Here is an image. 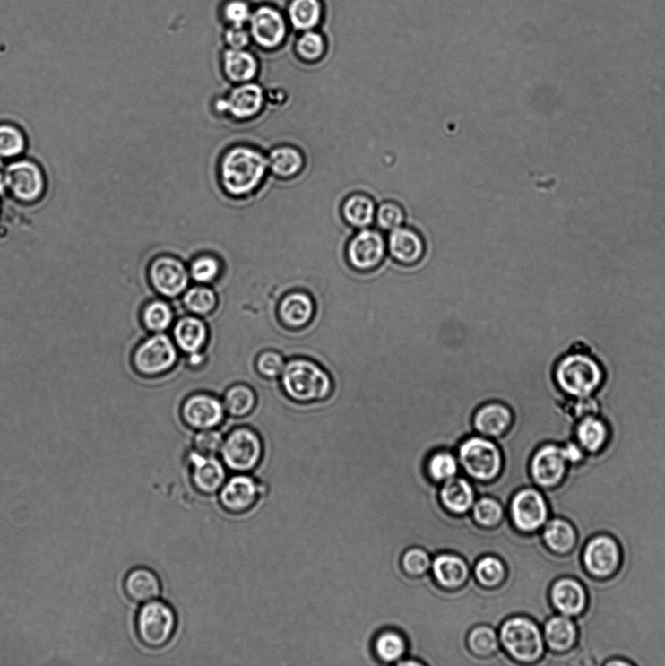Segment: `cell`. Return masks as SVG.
<instances>
[{
  "label": "cell",
  "mask_w": 665,
  "mask_h": 666,
  "mask_svg": "<svg viewBox=\"0 0 665 666\" xmlns=\"http://www.w3.org/2000/svg\"><path fill=\"white\" fill-rule=\"evenodd\" d=\"M269 169L281 177H290L300 172L304 158L300 151L289 146L272 150L268 158Z\"/></svg>",
  "instance_id": "obj_35"
},
{
  "label": "cell",
  "mask_w": 665,
  "mask_h": 666,
  "mask_svg": "<svg viewBox=\"0 0 665 666\" xmlns=\"http://www.w3.org/2000/svg\"><path fill=\"white\" fill-rule=\"evenodd\" d=\"M283 390L292 401L316 403L327 401L334 391L332 376L316 361L292 359L281 374Z\"/></svg>",
  "instance_id": "obj_2"
},
{
  "label": "cell",
  "mask_w": 665,
  "mask_h": 666,
  "mask_svg": "<svg viewBox=\"0 0 665 666\" xmlns=\"http://www.w3.org/2000/svg\"><path fill=\"white\" fill-rule=\"evenodd\" d=\"M374 652L383 665L395 664L407 656L408 643L401 632L385 629L376 636Z\"/></svg>",
  "instance_id": "obj_34"
},
{
  "label": "cell",
  "mask_w": 665,
  "mask_h": 666,
  "mask_svg": "<svg viewBox=\"0 0 665 666\" xmlns=\"http://www.w3.org/2000/svg\"><path fill=\"white\" fill-rule=\"evenodd\" d=\"M224 15L232 26L242 27L252 16L251 10L244 0H230L225 8Z\"/></svg>",
  "instance_id": "obj_50"
},
{
  "label": "cell",
  "mask_w": 665,
  "mask_h": 666,
  "mask_svg": "<svg viewBox=\"0 0 665 666\" xmlns=\"http://www.w3.org/2000/svg\"><path fill=\"white\" fill-rule=\"evenodd\" d=\"M540 534L547 549L560 557L570 554L579 539L572 522L561 516H550Z\"/></svg>",
  "instance_id": "obj_27"
},
{
  "label": "cell",
  "mask_w": 665,
  "mask_h": 666,
  "mask_svg": "<svg viewBox=\"0 0 665 666\" xmlns=\"http://www.w3.org/2000/svg\"><path fill=\"white\" fill-rule=\"evenodd\" d=\"M471 514L475 523L483 528H493L501 524L508 515L503 505L490 496H481L476 499Z\"/></svg>",
  "instance_id": "obj_40"
},
{
  "label": "cell",
  "mask_w": 665,
  "mask_h": 666,
  "mask_svg": "<svg viewBox=\"0 0 665 666\" xmlns=\"http://www.w3.org/2000/svg\"><path fill=\"white\" fill-rule=\"evenodd\" d=\"M541 629L547 649L551 653H566L578 644L579 627L573 618L556 613L546 620Z\"/></svg>",
  "instance_id": "obj_24"
},
{
  "label": "cell",
  "mask_w": 665,
  "mask_h": 666,
  "mask_svg": "<svg viewBox=\"0 0 665 666\" xmlns=\"http://www.w3.org/2000/svg\"><path fill=\"white\" fill-rule=\"evenodd\" d=\"M554 375L565 394L579 399L591 397L604 380L601 365L581 352L566 355L558 362Z\"/></svg>",
  "instance_id": "obj_5"
},
{
  "label": "cell",
  "mask_w": 665,
  "mask_h": 666,
  "mask_svg": "<svg viewBox=\"0 0 665 666\" xmlns=\"http://www.w3.org/2000/svg\"><path fill=\"white\" fill-rule=\"evenodd\" d=\"M569 464L564 458L561 444H542L531 454L529 471L531 480L540 490L553 489L567 475Z\"/></svg>",
  "instance_id": "obj_12"
},
{
  "label": "cell",
  "mask_w": 665,
  "mask_h": 666,
  "mask_svg": "<svg viewBox=\"0 0 665 666\" xmlns=\"http://www.w3.org/2000/svg\"><path fill=\"white\" fill-rule=\"evenodd\" d=\"M251 36L259 46L273 49L281 46L287 25L279 10L271 6H261L250 18Z\"/></svg>",
  "instance_id": "obj_19"
},
{
  "label": "cell",
  "mask_w": 665,
  "mask_h": 666,
  "mask_svg": "<svg viewBox=\"0 0 665 666\" xmlns=\"http://www.w3.org/2000/svg\"><path fill=\"white\" fill-rule=\"evenodd\" d=\"M264 104L263 89L257 83H241L232 89L227 98L219 99L217 109L237 119L256 117Z\"/></svg>",
  "instance_id": "obj_17"
},
{
  "label": "cell",
  "mask_w": 665,
  "mask_h": 666,
  "mask_svg": "<svg viewBox=\"0 0 665 666\" xmlns=\"http://www.w3.org/2000/svg\"><path fill=\"white\" fill-rule=\"evenodd\" d=\"M224 403L213 395L197 394L186 399L182 414L184 420L197 430L212 429L225 418Z\"/></svg>",
  "instance_id": "obj_18"
},
{
  "label": "cell",
  "mask_w": 665,
  "mask_h": 666,
  "mask_svg": "<svg viewBox=\"0 0 665 666\" xmlns=\"http://www.w3.org/2000/svg\"><path fill=\"white\" fill-rule=\"evenodd\" d=\"M389 256L387 241L380 230L359 229L347 244L345 257L350 268L358 272L379 269Z\"/></svg>",
  "instance_id": "obj_10"
},
{
  "label": "cell",
  "mask_w": 665,
  "mask_h": 666,
  "mask_svg": "<svg viewBox=\"0 0 665 666\" xmlns=\"http://www.w3.org/2000/svg\"><path fill=\"white\" fill-rule=\"evenodd\" d=\"M431 573L437 584L446 590H458L475 579L467 561L459 554L443 552L432 559Z\"/></svg>",
  "instance_id": "obj_23"
},
{
  "label": "cell",
  "mask_w": 665,
  "mask_h": 666,
  "mask_svg": "<svg viewBox=\"0 0 665 666\" xmlns=\"http://www.w3.org/2000/svg\"><path fill=\"white\" fill-rule=\"evenodd\" d=\"M183 303L192 314L205 316L214 312L218 298L212 288L198 285L186 291Z\"/></svg>",
  "instance_id": "obj_41"
},
{
  "label": "cell",
  "mask_w": 665,
  "mask_h": 666,
  "mask_svg": "<svg viewBox=\"0 0 665 666\" xmlns=\"http://www.w3.org/2000/svg\"><path fill=\"white\" fill-rule=\"evenodd\" d=\"M224 70L229 81L246 83L258 74L259 64L250 52L229 48L224 54Z\"/></svg>",
  "instance_id": "obj_33"
},
{
  "label": "cell",
  "mask_w": 665,
  "mask_h": 666,
  "mask_svg": "<svg viewBox=\"0 0 665 666\" xmlns=\"http://www.w3.org/2000/svg\"><path fill=\"white\" fill-rule=\"evenodd\" d=\"M191 466V480L194 489L202 495L219 493L227 481L225 466L215 456H203L194 452L188 457Z\"/></svg>",
  "instance_id": "obj_20"
},
{
  "label": "cell",
  "mask_w": 665,
  "mask_h": 666,
  "mask_svg": "<svg viewBox=\"0 0 665 666\" xmlns=\"http://www.w3.org/2000/svg\"><path fill=\"white\" fill-rule=\"evenodd\" d=\"M173 336L177 347L186 353L193 354L201 351L205 346L208 329L201 318L184 316L175 324Z\"/></svg>",
  "instance_id": "obj_31"
},
{
  "label": "cell",
  "mask_w": 665,
  "mask_h": 666,
  "mask_svg": "<svg viewBox=\"0 0 665 666\" xmlns=\"http://www.w3.org/2000/svg\"><path fill=\"white\" fill-rule=\"evenodd\" d=\"M226 41L231 49H244L248 47L250 35L242 27L232 26L226 32Z\"/></svg>",
  "instance_id": "obj_52"
},
{
  "label": "cell",
  "mask_w": 665,
  "mask_h": 666,
  "mask_svg": "<svg viewBox=\"0 0 665 666\" xmlns=\"http://www.w3.org/2000/svg\"><path fill=\"white\" fill-rule=\"evenodd\" d=\"M178 360L176 343L162 333L143 341L133 353V365L142 376H153L169 371Z\"/></svg>",
  "instance_id": "obj_11"
},
{
  "label": "cell",
  "mask_w": 665,
  "mask_h": 666,
  "mask_svg": "<svg viewBox=\"0 0 665 666\" xmlns=\"http://www.w3.org/2000/svg\"><path fill=\"white\" fill-rule=\"evenodd\" d=\"M24 149V136L16 127L0 125V157H17Z\"/></svg>",
  "instance_id": "obj_46"
},
{
  "label": "cell",
  "mask_w": 665,
  "mask_h": 666,
  "mask_svg": "<svg viewBox=\"0 0 665 666\" xmlns=\"http://www.w3.org/2000/svg\"><path fill=\"white\" fill-rule=\"evenodd\" d=\"M285 365L282 355L273 350L262 352L257 359L259 373L263 376L270 377V379L281 376Z\"/></svg>",
  "instance_id": "obj_49"
},
{
  "label": "cell",
  "mask_w": 665,
  "mask_h": 666,
  "mask_svg": "<svg viewBox=\"0 0 665 666\" xmlns=\"http://www.w3.org/2000/svg\"><path fill=\"white\" fill-rule=\"evenodd\" d=\"M549 601L556 613L576 618L589 606V592L574 576H560L550 586Z\"/></svg>",
  "instance_id": "obj_15"
},
{
  "label": "cell",
  "mask_w": 665,
  "mask_h": 666,
  "mask_svg": "<svg viewBox=\"0 0 665 666\" xmlns=\"http://www.w3.org/2000/svg\"><path fill=\"white\" fill-rule=\"evenodd\" d=\"M5 176L7 187L21 201H36L43 192V176L35 163L27 160L14 162L7 169Z\"/></svg>",
  "instance_id": "obj_22"
},
{
  "label": "cell",
  "mask_w": 665,
  "mask_h": 666,
  "mask_svg": "<svg viewBox=\"0 0 665 666\" xmlns=\"http://www.w3.org/2000/svg\"><path fill=\"white\" fill-rule=\"evenodd\" d=\"M503 649L518 665H537L547 646L541 627L527 616L506 618L498 628Z\"/></svg>",
  "instance_id": "obj_3"
},
{
  "label": "cell",
  "mask_w": 665,
  "mask_h": 666,
  "mask_svg": "<svg viewBox=\"0 0 665 666\" xmlns=\"http://www.w3.org/2000/svg\"><path fill=\"white\" fill-rule=\"evenodd\" d=\"M376 207L373 199L365 194L350 195L341 207V214L346 223L358 229H367L376 220Z\"/></svg>",
  "instance_id": "obj_32"
},
{
  "label": "cell",
  "mask_w": 665,
  "mask_h": 666,
  "mask_svg": "<svg viewBox=\"0 0 665 666\" xmlns=\"http://www.w3.org/2000/svg\"><path fill=\"white\" fill-rule=\"evenodd\" d=\"M456 454L461 470L471 480L490 482L503 471V452L494 439L471 435L460 443Z\"/></svg>",
  "instance_id": "obj_4"
},
{
  "label": "cell",
  "mask_w": 665,
  "mask_h": 666,
  "mask_svg": "<svg viewBox=\"0 0 665 666\" xmlns=\"http://www.w3.org/2000/svg\"><path fill=\"white\" fill-rule=\"evenodd\" d=\"M508 515L515 529L524 534L540 532L551 516L548 498L536 486L521 488L513 496Z\"/></svg>",
  "instance_id": "obj_7"
},
{
  "label": "cell",
  "mask_w": 665,
  "mask_h": 666,
  "mask_svg": "<svg viewBox=\"0 0 665 666\" xmlns=\"http://www.w3.org/2000/svg\"><path fill=\"white\" fill-rule=\"evenodd\" d=\"M227 468L238 473L257 469L263 456V441L256 431L238 428L230 432L220 449Z\"/></svg>",
  "instance_id": "obj_8"
},
{
  "label": "cell",
  "mask_w": 665,
  "mask_h": 666,
  "mask_svg": "<svg viewBox=\"0 0 665 666\" xmlns=\"http://www.w3.org/2000/svg\"><path fill=\"white\" fill-rule=\"evenodd\" d=\"M387 252L395 263L412 266L426 256L427 243L419 232L406 227H399L391 231L387 238Z\"/></svg>",
  "instance_id": "obj_21"
},
{
  "label": "cell",
  "mask_w": 665,
  "mask_h": 666,
  "mask_svg": "<svg viewBox=\"0 0 665 666\" xmlns=\"http://www.w3.org/2000/svg\"><path fill=\"white\" fill-rule=\"evenodd\" d=\"M316 306L312 297L304 292H292L282 298L279 314L282 324L298 329L313 321Z\"/></svg>",
  "instance_id": "obj_29"
},
{
  "label": "cell",
  "mask_w": 665,
  "mask_h": 666,
  "mask_svg": "<svg viewBox=\"0 0 665 666\" xmlns=\"http://www.w3.org/2000/svg\"><path fill=\"white\" fill-rule=\"evenodd\" d=\"M439 497L449 513L462 515L471 513L478 495L471 480L457 475L441 484Z\"/></svg>",
  "instance_id": "obj_26"
},
{
  "label": "cell",
  "mask_w": 665,
  "mask_h": 666,
  "mask_svg": "<svg viewBox=\"0 0 665 666\" xmlns=\"http://www.w3.org/2000/svg\"><path fill=\"white\" fill-rule=\"evenodd\" d=\"M224 440L223 435L213 428L199 430L194 439V450L203 456H215L223 446Z\"/></svg>",
  "instance_id": "obj_48"
},
{
  "label": "cell",
  "mask_w": 665,
  "mask_h": 666,
  "mask_svg": "<svg viewBox=\"0 0 665 666\" xmlns=\"http://www.w3.org/2000/svg\"><path fill=\"white\" fill-rule=\"evenodd\" d=\"M561 447L564 458L569 465H579L589 456L574 439L561 444Z\"/></svg>",
  "instance_id": "obj_51"
},
{
  "label": "cell",
  "mask_w": 665,
  "mask_h": 666,
  "mask_svg": "<svg viewBox=\"0 0 665 666\" xmlns=\"http://www.w3.org/2000/svg\"><path fill=\"white\" fill-rule=\"evenodd\" d=\"M188 272L195 282L208 284L213 282L219 276L220 264L217 258L204 255L194 260Z\"/></svg>",
  "instance_id": "obj_45"
},
{
  "label": "cell",
  "mask_w": 665,
  "mask_h": 666,
  "mask_svg": "<svg viewBox=\"0 0 665 666\" xmlns=\"http://www.w3.org/2000/svg\"><path fill=\"white\" fill-rule=\"evenodd\" d=\"M297 52L298 56L307 62H315L324 56L326 41L323 35L312 30H307L298 40Z\"/></svg>",
  "instance_id": "obj_43"
},
{
  "label": "cell",
  "mask_w": 665,
  "mask_h": 666,
  "mask_svg": "<svg viewBox=\"0 0 665 666\" xmlns=\"http://www.w3.org/2000/svg\"><path fill=\"white\" fill-rule=\"evenodd\" d=\"M431 564V555L425 549L419 547L408 549L402 558L404 572L411 576H420L429 573Z\"/></svg>",
  "instance_id": "obj_44"
},
{
  "label": "cell",
  "mask_w": 665,
  "mask_h": 666,
  "mask_svg": "<svg viewBox=\"0 0 665 666\" xmlns=\"http://www.w3.org/2000/svg\"><path fill=\"white\" fill-rule=\"evenodd\" d=\"M149 275L154 290L170 298L186 291L191 276L184 263L171 256L155 259L151 264Z\"/></svg>",
  "instance_id": "obj_13"
},
{
  "label": "cell",
  "mask_w": 665,
  "mask_h": 666,
  "mask_svg": "<svg viewBox=\"0 0 665 666\" xmlns=\"http://www.w3.org/2000/svg\"><path fill=\"white\" fill-rule=\"evenodd\" d=\"M6 187V176L3 171V164L0 162V194H3Z\"/></svg>",
  "instance_id": "obj_54"
},
{
  "label": "cell",
  "mask_w": 665,
  "mask_h": 666,
  "mask_svg": "<svg viewBox=\"0 0 665 666\" xmlns=\"http://www.w3.org/2000/svg\"><path fill=\"white\" fill-rule=\"evenodd\" d=\"M468 646L474 656L493 661L496 665H518L503 649L497 630L491 626L474 627L468 636Z\"/></svg>",
  "instance_id": "obj_25"
},
{
  "label": "cell",
  "mask_w": 665,
  "mask_h": 666,
  "mask_svg": "<svg viewBox=\"0 0 665 666\" xmlns=\"http://www.w3.org/2000/svg\"><path fill=\"white\" fill-rule=\"evenodd\" d=\"M403 208L396 203L386 202L376 209V221L381 229L392 231L404 223Z\"/></svg>",
  "instance_id": "obj_47"
},
{
  "label": "cell",
  "mask_w": 665,
  "mask_h": 666,
  "mask_svg": "<svg viewBox=\"0 0 665 666\" xmlns=\"http://www.w3.org/2000/svg\"><path fill=\"white\" fill-rule=\"evenodd\" d=\"M177 628V616L173 608L163 601L143 603L136 617V631L143 645L160 649L172 640Z\"/></svg>",
  "instance_id": "obj_6"
},
{
  "label": "cell",
  "mask_w": 665,
  "mask_h": 666,
  "mask_svg": "<svg viewBox=\"0 0 665 666\" xmlns=\"http://www.w3.org/2000/svg\"><path fill=\"white\" fill-rule=\"evenodd\" d=\"M602 666H635V664L625 658L616 657L606 661Z\"/></svg>",
  "instance_id": "obj_53"
},
{
  "label": "cell",
  "mask_w": 665,
  "mask_h": 666,
  "mask_svg": "<svg viewBox=\"0 0 665 666\" xmlns=\"http://www.w3.org/2000/svg\"><path fill=\"white\" fill-rule=\"evenodd\" d=\"M268 169L262 151L247 146L232 148L220 161L221 185L230 195L246 196L261 185Z\"/></svg>",
  "instance_id": "obj_1"
},
{
  "label": "cell",
  "mask_w": 665,
  "mask_h": 666,
  "mask_svg": "<svg viewBox=\"0 0 665 666\" xmlns=\"http://www.w3.org/2000/svg\"><path fill=\"white\" fill-rule=\"evenodd\" d=\"M174 313L168 303L157 299L148 304L142 310V321L145 327L153 333L168 330L173 322Z\"/></svg>",
  "instance_id": "obj_42"
},
{
  "label": "cell",
  "mask_w": 665,
  "mask_h": 666,
  "mask_svg": "<svg viewBox=\"0 0 665 666\" xmlns=\"http://www.w3.org/2000/svg\"><path fill=\"white\" fill-rule=\"evenodd\" d=\"M473 575L476 581L486 588L498 587L506 579V566L497 555L487 554L474 565Z\"/></svg>",
  "instance_id": "obj_38"
},
{
  "label": "cell",
  "mask_w": 665,
  "mask_h": 666,
  "mask_svg": "<svg viewBox=\"0 0 665 666\" xmlns=\"http://www.w3.org/2000/svg\"><path fill=\"white\" fill-rule=\"evenodd\" d=\"M161 583L157 574L145 567L131 570L125 581V591L132 601L147 603L161 594Z\"/></svg>",
  "instance_id": "obj_30"
},
{
  "label": "cell",
  "mask_w": 665,
  "mask_h": 666,
  "mask_svg": "<svg viewBox=\"0 0 665 666\" xmlns=\"http://www.w3.org/2000/svg\"><path fill=\"white\" fill-rule=\"evenodd\" d=\"M428 476L436 483L442 484L461 473L457 454L446 449L432 453L428 460Z\"/></svg>",
  "instance_id": "obj_37"
},
{
  "label": "cell",
  "mask_w": 665,
  "mask_h": 666,
  "mask_svg": "<svg viewBox=\"0 0 665 666\" xmlns=\"http://www.w3.org/2000/svg\"><path fill=\"white\" fill-rule=\"evenodd\" d=\"M574 438L587 454L594 456L608 447L611 431L602 419L587 415L574 427Z\"/></svg>",
  "instance_id": "obj_28"
},
{
  "label": "cell",
  "mask_w": 665,
  "mask_h": 666,
  "mask_svg": "<svg viewBox=\"0 0 665 666\" xmlns=\"http://www.w3.org/2000/svg\"><path fill=\"white\" fill-rule=\"evenodd\" d=\"M324 15V7L320 0H292L289 6L291 24L297 30H312Z\"/></svg>",
  "instance_id": "obj_36"
},
{
  "label": "cell",
  "mask_w": 665,
  "mask_h": 666,
  "mask_svg": "<svg viewBox=\"0 0 665 666\" xmlns=\"http://www.w3.org/2000/svg\"><path fill=\"white\" fill-rule=\"evenodd\" d=\"M263 487L246 474L231 477L219 492V501L227 513L240 515L257 505Z\"/></svg>",
  "instance_id": "obj_14"
},
{
  "label": "cell",
  "mask_w": 665,
  "mask_h": 666,
  "mask_svg": "<svg viewBox=\"0 0 665 666\" xmlns=\"http://www.w3.org/2000/svg\"><path fill=\"white\" fill-rule=\"evenodd\" d=\"M256 404V394L246 385L238 384L231 386L225 394L224 407L232 417L248 416Z\"/></svg>",
  "instance_id": "obj_39"
},
{
  "label": "cell",
  "mask_w": 665,
  "mask_h": 666,
  "mask_svg": "<svg viewBox=\"0 0 665 666\" xmlns=\"http://www.w3.org/2000/svg\"><path fill=\"white\" fill-rule=\"evenodd\" d=\"M514 421V411L501 402H489L476 409L472 427L476 435L498 439L507 434Z\"/></svg>",
  "instance_id": "obj_16"
},
{
  "label": "cell",
  "mask_w": 665,
  "mask_h": 666,
  "mask_svg": "<svg viewBox=\"0 0 665 666\" xmlns=\"http://www.w3.org/2000/svg\"><path fill=\"white\" fill-rule=\"evenodd\" d=\"M623 554L618 541L607 532H600L586 541L582 551V564L592 579L613 578L622 565Z\"/></svg>",
  "instance_id": "obj_9"
}]
</instances>
